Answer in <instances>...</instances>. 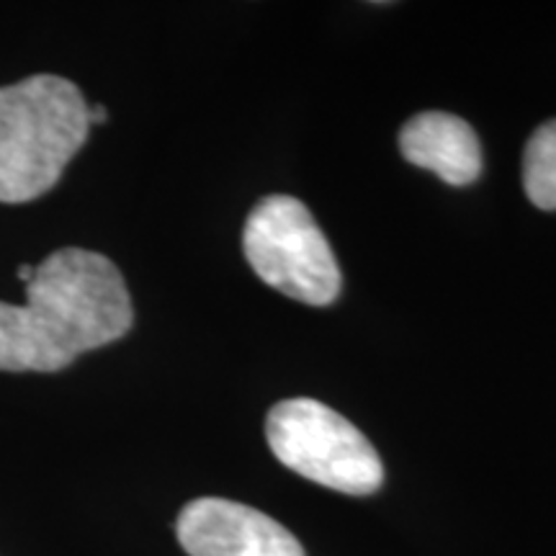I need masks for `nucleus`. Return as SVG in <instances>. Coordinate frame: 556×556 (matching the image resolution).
<instances>
[{"label": "nucleus", "instance_id": "obj_1", "mask_svg": "<svg viewBox=\"0 0 556 556\" xmlns=\"http://www.w3.org/2000/svg\"><path fill=\"white\" fill-rule=\"evenodd\" d=\"M135 309L106 255L62 248L34 266L26 304L0 302V371H60L131 330Z\"/></svg>", "mask_w": 556, "mask_h": 556}, {"label": "nucleus", "instance_id": "obj_2", "mask_svg": "<svg viewBox=\"0 0 556 556\" xmlns=\"http://www.w3.org/2000/svg\"><path fill=\"white\" fill-rule=\"evenodd\" d=\"M90 131L88 103L60 75L0 88V201L24 204L54 189Z\"/></svg>", "mask_w": 556, "mask_h": 556}, {"label": "nucleus", "instance_id": "obj_3", "mask_svg": "<svg viewBox=\"0 0 556 556\" xmlns=\"http://www.w3.org/2000/svg\"><path fill=\"white\" fill-rule=\"evenodd\" d=\"M266 435L283 467L328 490L371 495L384 482V467L371 441L317 400L278 402L268 413Z\"/></svg>", "mask_w": 556, "mask_h": 556}, {"label": "nucleus", "instance_id": "obj_4", "mask_svg": "<svg viewBox=\"0 0 556 556\" xmlns=\"http://www.w3.org/2000/svg\"><path fill=\"white\" fill-rule=\"evenodd\" d=\"M250 268L268 287L312 307L340 294V268L312 212L294 197H266L250 212L242 232Z\"/></svg>", "mask_w": 556, "mask_h": 556}, {"label": "nucleus", "instance_id": "obj_5", "mask_svg": "<svg viewBox=\"0 0 556 556\" xmlns=\"http://www.w3.org/2000/svg\"><path fill=\"white\" fill-rule=\"evenodd\" d=\"M178 541L191 556H304L278 520L222 497L193 500L180 510Z\"/></svg>", "mask_w": 556, "mask_h": 556}, {"label": "nucleus", "instance_id": "obj_6", "mask_svg": "<svg viewBox=\"0 0 556 556\" xmlns=\"http://www.w3.org/2000/svg\"><path fill=\"white\" fill-rule=\"evenodd\" d=\"M400 150L417 168L433 170L451 186L475 184L482 173V144L467 122L446 111H426L400 131Z\"/></svg>", "mask_w": 556, "mask_h": 556}, {"label": "nucleus", "instance_id": "obj_7", "mask_svg": "<svg viewBox=\"0 0 556 556\" xmlns=\"http://www.w3.org/2000/svg\"><path fill=\"white\" fill-rule=\"evenodd\" d=\"M528 199L544 212H556V119L533 131L523 155Z\"/></svg>", "mask_w": 556, "mask_h": 556}, {"label": "nucleus", "instance_id": "obj_8", "mask_svg": "<svg viewBox=\"0 0 556 556\" xmlns=\"http://www.w3.org/2000/svg\"><path fill=\"white\" fill-rule=\"evenodd\" d=\"M109 119V111L103 109V106H88V122H90V127H93V124H103Z\"/></svg>", "mask_w": 556, "mask_h": 556}, {"label": "nucleus", "instance_id": "obj_9", "mask_svg": "<svg viewBox=\"0 0 556 556\" xmlns=\"http://www.w3.org/2000/svg\"><path fill=\"white\" fill-rule=\"evenodd\" d=\"M31 276H34V266H21L18 268V281L24 283V287L31 281Z\"/></svg>", "mask_w": 556, "mask_h": 556}]
</instances>
